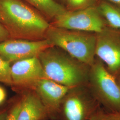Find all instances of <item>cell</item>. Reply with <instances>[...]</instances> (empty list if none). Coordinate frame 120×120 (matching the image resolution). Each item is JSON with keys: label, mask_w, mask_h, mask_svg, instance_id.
Returning <instances> with one entry per match:
<instances>
[{"label": "cell", "mask_w": 120, "mask_h": 120, "mask_svg": "<svg viewBox=\"0 0 120 120\" xmlns=\"http://www.w3.org/2000/svg\"><path fill=\"white\" fill-rule=\"evenodd\" d=\"M10 64L0 56V82L12 86Z\"/></svg>", "instance_id": "cell-15"}, {"label": "cell", "mask_w": 120, "mask_h": 120, "mask_svg": "<svg viewBox=\"0 0 120 120\" xmlns=\"http://www.w3.org/2000/svg\"><path fill=\"white\" fill-rule=\"evenodd\" d=\"M116 81L117 82V83H118V85L120 86V74L116 78Z\"/></svg>", "instance_id": "cell-23"}, {"label": "cell", "mask_w": 120, "mask_h": 120, "mask_svg": "<svg viewBox=\"0 0 120 120\" xmlns=\"http://www.w3.org/2000/svg\"><path fill=\"white\" fill-rule=\"evenodd\" d=\"M53 19V26L91 33H99L108 26L97 6L76 11L67 10Z\"/></svg>", "instance_id": "cell-6"}, {"label": "cell", "mask_w": 120, "mask_h": 120, "mask_svg": "<svg viewBox=\"0 0 120 120\" xmlns=\"http://www.w3.org/2000/svg\"><path fill=\"white\" fill-rule=\"evenodd\" d=\"M97 7L108 26L120 30V5L99 0Z\"/></svg>", "instance_id": "cell-13"}, {"label": "cell", "mask_w": 120, "mask_h": 120, "mask_svg": "<svg viewBox=\"0 0 120 120\" xmlns=\"http://www.w3.org/2000/svg\"><path fill=\"white\" fill-rule=\"evenodd\" d=\"M37 9L45 17L54 19L67 10L56 0H22Z\"/></svg>", "instance_id": "cell-12"}, {"label": "cell", "mask_w": 120, "mask_h": 120, "mask_svg": "<svg viewBox=\"0 0 120 120\" xmlns=\"http://www.w3.org/2000/svg\"><path fill=\"white\" fill-rule=\"evenodd\" d=\"M38 57L48 79L69 88L88 85L90 67L65 55L54 46Z\"/></svg>", "instance_id": "cell-2"}, {"label": "cell", "mask_w": 120, "mask_h": 120, "mask_svg": "<svg viewBox=\"0 0 120 120\" xmlns=\"http://www.w3.org/2000/svg\"><path fill=\"white\" fill-rule=\"evenodd\" d=\"M0 23L10 39H45L51 25L38 11L22 0H0Z\"/></svg>", "instance_id": "cell-1"}, {"label": "cell", "mask_w": 120, "mask_h": 120, "mask_svg": "<svg viewBox=\"0 0 120 120\" xmlns=\"http://www.w3.org/2000/svg\"><path fill=\"white\" fill-rule=\"evenodd\" d=\"M59 2H60V4H61L62 5H63L64 6V4H65V1L66 0H59Z\"/></svg>", "instance_id": "cell-24"}, {"label": "cell", "mask_w": 120, "mask_h": 120, "mask_svg": "<svg viewBox=\"0 0 120 120\" xmlns=\"http://www.w3.org/2000/svg\"><path fill=\"white\" fill-rule=\"evenodd\" d=\"M47 39L31 41L9 39L0 42V56L9 63L39 55L48 48L52 46Z\"/></svg>", "instance_id": "cell-8"}, {"label": "cell", "mask_w": 120, "mask_h": 120, "mask_svg": "<svg viewBox=\"0 0 120 120\" xmlns=\"http://www.w3.org/2000/svg\"><path fill=\"white\" fill-rule=\"evenodd\" d=\"M101 106L88 85L71 88L61 104L58 120H90Z\"/></svg>", "instance_id": "cell-5"}, {"label": "cell", "mask_w": 120, "mask_h": 120, "mask_svg": "<svg viewBox=\"0 0 120 120\" xmlns=\"http://www.w3.org/2000/svg\"><path fill=\"white\" fill-rule=\"evenodd\" d=\"M69 89L45 78L36 82L26 90H34L38 95L46 109L49 119L58 120L61 104Z\"/></svg>", "instance_id": "cell-9"}, {"label": "cell", "mask_w": 120, "mask_h": 120, "mask_svg": "<svg viewBox=\"0 0 120 120\" xmlns=\"http://www.w3.org/2000/svg\"><path fill=\"white\" fill-rule=\"evenodd\" d=\"M10 103V102H9ZM9 103L7 104V105L0 109V120H6L9 114V111L10 107L13 103L11 102L10 105H9Z\"/></svg>", "instance_id": "cell-18"}, {"label": "cell", "mask_w": 120, "mask_h": 120, "mask_svg": "<svg viewBox=\"0 0 120 120\" xmlns=\"http://www.w3.org/2000/svg\"><path fill=\"white\" fill-rule=\"evenodd\" d=\"M96 35L95 55L116 78L120 74V30L108 26Z\"/></svg>", "instance_id": "cell-7"}, {"label": "cell", "mask_w": 120, "mask_h": 120, "mask_svg": "<svg viewBox=\"0 0 120 120\" xmlns=\"http://www.w3.org/2000/svg\"><path fill=\"white\" fill-rule=\"evenodd\" d=\"M45 38L53 46L61 49L82 63L90 67L94 64L96 35L51 26L46 32Z\"/></svg>", "instance_id": "cell-3"}, {"label": "cell", "mask_w": 120, "mask_h": 120, "mask_svg": "<svg viewBox=\"0 0 120 120\" xmlns=\"http://www.w3.org/2000/svg\"><path fill=\"white\" fill-rule=\"evenodd\" d=\"M101 108H100L91 118L90 120H100V112Z\"/></svg>", "instance_id": "cell-21"}, {"label": "cell", "mask_w": 120, "mask_h": 120, "mask_svg": "<svg viewBox=\"0 0 120 120\" xmlns=\"http://www.w3.org/2000/svg\"><path fill=\"white\" fill-rule=\"evenodd\" d=\"M112 3L120 5V0H106Z\"/></svg>", "instance_id": "cell-22"}, {"label": "cell", "mask_w": 120, "mask_h": 120, "mask_svg": "<svg viewBox=\"0 0 120 120\" xmlns=\"http://www.w3.org/2000/svg\"><path fill=\"white\" fill-rule=\"evenodd\" d=\"M6 92L4 89L0 86V105L4 103L6 98Z\"/></svg>", "instance_id": "cell-20"}, {"label": "cell", "mask_w": 120, "mask_h": 120, "mask_svg": "<svg viewBox=\"0 0 120 120\" xmlns=\"http://www.w3.org/2000/svg\"><path fill=\"white\" fill-rule=\"evenodd\" d=\"M20 94L21 95L20 97L13 102L6 120H17L22 103V94Z\"/></svg>", "instance_id": "cell-16"}, {"label": "cell", "mask_w": 120, "mask_h": 120, "mask_svg": "<svg viewBox=\"0 0 120 120\" xmlns=\"http://www.w3.org/2000/svg\"><path fill=\"white\" fill-rule=\"evenodd\" d=\"M99 0H66L64 7L68 11H76L96 6Z\"/></svg>", "instance_id": "cell-14"}, {"label": "cell", "mask_w": 120, "mask_h": 120, "mask_svg": "<svg viewBox=\"0 0 120 120\" xmlns=\"http://www.w3.org/2000/svg\"><path fill=\"white\" fill-rule=\"evenodd\" d=\"M22 96V103L17 120H47V112L38 95L34 90L17 92Z\"/></svg>", "instance_id": "cell-11"}, {"label": "cell", "mask_w": 120, "mask_h": 120, "mask_svg": "<svg viewBox=\"0 0 120 120\" xmlns=\"http://www.w3.org/2000/svg\"><path fill=\"white\" fill-rule=\"evenodd\" d=\"M10 39L8 32L0 23V42Z\"/></svg>", "instance_id": "cell-19"}, {"label": "cell", "mask_w": 120, "mask_h": 120, "mask_svg": "<svg viewBox=\"0 0 120 120\" xmlns=\"http://www.w3.org/2000/svg\"><path fill=\"white\" fill-rule=\"evenodd\" d=\"M11 86L16 92L28 89L36 82L47 78L38 56L19 60L11 65Z\"/></svg>", "instance_id": "cell-10"}, {"label": "cell", "mask_w": 120, "mask_h": 120, "mask_svg": "<svg viewBox=\"0 0 120 120\" xmlns=\"http://www.w3.org/2000/svg\"><path fill=\"white\" fill-rule=\"evenodd\" d=\"M88 86L107 111L120 112V87L101 61L90 67Z\"/></svg>", "instance_id": "cell-4"}, {"label": "cell", "mask_w": 120, "mask_h": 120, "mask_svg": "<svg viewBox=\"0 0 120 120\" xmlns=\"http://www.w3.org/2000/svg\"><path fill=\"white\" fill-rule=\"evenodd\" d=\"M100 120H120V112H105L101 109Z\"/></svg>", "instance_id": "cell-17"}]
</instances>
